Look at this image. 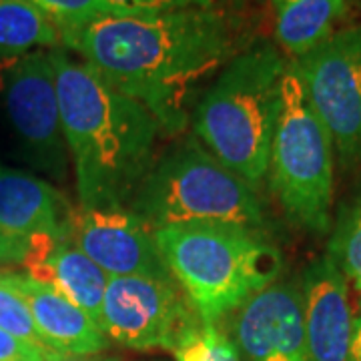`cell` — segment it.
<instances>
[{
    "label": "cell",
    "mask_w": 361,
    "mask_h": 361,
    "mask_svg": "<svg viewBox=\"0 0 361 361\" xmlns=\"http://www.w3.org/2000/svg\"><path fill=\"white\" fill-rule=\"evenodd\" d=\"M155 241L171 275L211 325L275 283L283 271V255L265 233L239 225H175L157 229Z\"/></svg>",
    "instance_id": "obj_4"
},
{
    "label": "cell",
    "mask_w": 361,
    "mask_h": 361,
    "mask_svg": "<svg viewBox=\"0 0 361 361\" xmlns=\"http://www.w3.org/2000/svg\"><path fill=\"white\" fill-rule=\"evenodd\" d=\"M47 361H115V360H85V357H78V355H63V353H56V351H49V353H47Z\"/></svg>",
    "instance_id": "obj_25"
},
{
    "label": "cell",
    "mask_w": 361,
    "mask_h": 361,
    "mask_svg": "<svg viewBox=\"0 0 361 361\" xmlns=\"http://www.w3.org/2000/svg\"><path fill=\"white\" fill-rule=\"evenodd\" d=\"M271 4L277 42L293 61L339 30L351 0H271Z\"/></svg>",
    "instance_id": "obj_16"
},
{
    "label": "cell",
    "mask_w": 361,
    "mask_h": 361,
    "mask_svg": "<svg viewBox=\"0 0 361 361\" xmlns=\"http://www.w3.org/2000/svg\"><path fill=\"white\" fill-rule=\"evenodd\" d=\"M4 273H6V271H2V269H0V277H2V275H4Z\"/></svg>",
    "instance_id": "obj_27"
},
{
    "label": "cell",
    "mask_w": 361,
    "mask_h": 361,
    "mask_svg": "<svg viewBox=\"0 0 361 361\" xmlns=\"http://www.w3.org/2000/svg\"><path fill=\"white\" fill-rule=\"evenodd\" d=\"M18 285L49 351L63 355H90L109 345L101 325L56 289L26 275H18Z\"/></svg>",
    "instance_id": "obj_14"
},
{
    "label": "cell",
    "mask_w": 361,
    "mask_h": 361,
    "mask_svg": "<svg viewBox=\"0 0 361 361\" xmlns=\"http://www.w3.org/2000/svg\"><path fill=\"white\" fill-rule=\"evenodd\" d=\"M61 28L80 25L90 18L113 14L106 0H30Z\"/></svg>",
    "instance_id": "obj_21"
},
{
    "label": "cell",
    "mask_w": 361,
    "mask_h": 361,
    "mask_svg": "<svg viewBox=\"0 0 361 361\" xmlns=\"http://www.w3.org/2000/svg\"><path fill=\"white\" fill-rule=\"evenodd\" d=\"M239 0H106L113 14H159L187 8H229Z\"/></svg>",
    "instance_id": "obj_22"
},
{
    "label": "cell",
    "mask_w": 361,
    "mask_h": 361,
    "mask_svg": "<svg viewBox=\"0 0 361 361\" xmlns=\"http://www.w3.org/2000/svg\"><path fill=\"white\" fill-rule=\"evenodd\" d=\"M127 209L153 231L193 223H229L267 231L257 191L195 137L157 157Z\"/></svg>",
    "instance_id": "obj_5"
},
{
    "label": "cell",
    "mask_w": 361,
    "mask_h": 361,
    "mask_svg": "<svg viewBox=\"0 0 361 361\" xmlns=\"http://www.w3.org/2000/svg\"><path fill=\"white\" fill-rule=\"evenodd\" d=\"M233 313L231 343L241 361H307L299 283L275 281Z\"/></svg>",
    "instance_id": "obj_11"
},
{
    "label": "cell",
    "mask_w": 361,
    "mask_h": 361,
    "mask_svg": "<svg viewBox=\"0 0 361 361\" xmlns=\"http://www.w3.org/2000/svg\"><path fill=\"white\" fill-rule=\"evenodd\" d=\"M351 361H361V299L360 311L353 322V341H351Z\"/></svg>",
    "instance_id": "obj_24"
},
{
    "label": "cell",
    "mask_w": 361,
    "mask_h": 361,
    "mask_svg": "<svg viewBox=\"0 0 361 361\" xmlns=\"http://www.w3.org/2000/svg\"><path fill=\"white\" fill-rule=\"evenodd\" d=\"M327 255L361 299V189L337 213Z\"/></svg>",
    "instance_id": "obj_18"
},
{
    "label": "cell",
    "mask_w": 361,
    "mask_h": 361,
    "mask_svg": "<svg viewBox=\"0 0 361 361\" xmlns=\"http://www.w3.org/2000/svg\"><path fill=\"white\" fill-rule=\"evenodd\" d=\"M287 65L289 59L271 44L239 52L191 113L195 139L255 191L267 179Z\"/></svg>",
    "instance_id": "obj_3"
},
{
    "label": "cell",
    "mask_w": 361,
    "mask_h": 361,
    "mask_svg": "<svg viewBox=\"0 0 361 361\" xmlns=\"http://www.w3.org/2000/svg\"><path fill=\"white\" fill-rule=\"evenodd\" d=\"M311 109L327 129L339 161H361V25L336 30L291 61Z\"/></svg>",
    "instance_id": "obj_7"
},
{
    "label": "cell",
    "mask_w": 361,
    "mask_h": 361,
    "mask_svg": "<svg viewBox=\"0 0 361 361\" xmlns=\"http://www.w3.org/2000/svg\"><path fill=\"white\" fill-rule=\"evenodd\" d=\"M307 361H351L353 322L349 285L325 253L310 263L299 279Z\"/></svg>",
    "instance_id": "obj_12"
},
{
    "label": "cell",
    "mask_w": 361,
    "mask_h": 361,
    "mask_svg": "<svg viewBox=\"0 0 361 361\" xmlns=\"http://www.w3.org/2000/svg\"><path fill=\"white\" fill-rule=\"evenodd\" d=\"M63 47L155 116L165 135L191 125L195 92L235 56L229 8L103 14L61 28Z\"/></svg>",
    "instance_id": "obj_1"
},
{
    "label": "cell",
    "mask_w": 361,
    "mask_h": 361,
    "mask_svg": "<svg viewBox=\"0 0 361 361\" xmlns=\"http://www.w3.org/2000/svg\"><path fill=\"white\" fill-rule=\"evenodd\" d=\"M334 155V141L311 109L289 59L281 80L267 180L289 221L313 235H325L331 229Z\"/></svg>",
    "instance_id": "obj_6"
},
{
    "label": "cell",
    "mask_w": 361,
    "mask_h": 361,
    "mask_svg": "<svg viewBox=\"0 0 361 361\" xmlns=\"http://www.w3.org/2000/svg\"><path fill=\"white\" fill-rule=\"evenodd\" d=\"M23 267L26 277L56 289L61 295L87 311L99 325L103 323V299L111 277L75 243H71L66 235L30 253Z\"/></svg>",
    "instance_id": "obj_15"
},
{
    "label": "cell",
    "mask_w": 361,
    "mask_h": 361,
    "mask_svg": "<svg viewBox=\"0 0 361 361\" xmlns=\"http://www.w3.org/2000/svg\"><path fill=\"white\" fill-rule=\"evenodd\" d=\"M66 237L109 277H173L157 247L155 231L127 207L71 209Z\"/></svg>",
    "instance_id": "obj_10"
},
{
    "label": "cell",
    "mask_w": 361,
    "mask_h": 361,
    "mask_svg": "<svg viewBox=\"0 0 361 361\" xmlns=\"http://www.w3.org/2000/svg\"><path fill=\"white\" fill-rule=\"evenodd\" d=\"M173 353L177 361H241L231 339L211 323L187 334Z\"/></svg>",
    "instance_id": "obj_20"
},
{
    "label": "cell",
    "mask_w": 361,
    "mask_h": 361,
    "mask_svg": "<svg viewBox=\"0 0 361 361\" xmlns=\"http://www.w3.org/2000/svg\"><path fill=\"white\" fill-rule=\"evenodd\" d=\"M61 123L80 209L129 207L163 133L139 101L65 49H51Z\"/></svg>",
    "instance_id": "obj_2"
},
{
    "label": "cell",
    "mask_w": 361,
    "mask_h": 361,
    "mask_svg": "<svg viewBox=\"0 0 361 361\" xmlns=\"http://www.w3.org/2000/svg\"><path fill=\"white\" fill-rule=\"evenodd\" d=\"M71 209L49 180L0 165V241L23 263L39 235H66Z\"/></svg>",
    "instance_id": "obj_13"
},
{
    "label": "cell",
    "mask_w": 361,
    "mask_h": 361,
    "mask_svg": "<svg viewBox=\"0 0 361 361\" xmlns=\"http://www.w3.org/2000/svg\"><path fill=\"white\" fill-rule=\"evenodd\" d=\"M0 329L32 345L47 349L35 325L28 301L20 291L16 273H4L0 277Z\"/></svg>",
    "instance_id": "obj_19"
},
{
    "label": "cell",
    "mask_w": 361,
    "mask_h": 361,
    "mask_svg": "<svg viewBox=\"0 0 361 361\" xmlns=\"http://www.w3.org/2000/svg\"><path fill=\"white\" fill-rule=\"evenodd\" d=\"M61 30L30 0H0V59L61 49Z\"/></svg>",
    "instance_id": "obj_17"
},
{
    "label": "cell",
    "mask_w": 361,
    "mask_h": 361,
    "mask_svg": "<svg viewBox=\"0 0 361 361\" xmlns=\"http://www.w3.org/2000/svg\"><path fill=\"white\" fill-rule=\"evenodd\" d=\"M2 104L26 163L52 179H65L68 149L51 51H35L14 59L2 82Z\"/></svg>",
    "instance_id": "obj_9"
},
{
    "label": "cell",
    "mask_w": 361,
    "mask_h": 361,
    "mask_svg": "<svg viewBox=\"0 0 361 361\" xmlns=\"http://www.w3.org/2000/svg\"><path fill=\"white\" fill-rule=\"evenodd\" d=\"M0 263H14L11 251L6 249V245H4L2 241H0Z\"/></svg>",
    "instance_id": "obj_26"
},
{
    "label": "cell",
    "mask_w": 361,
    "mask_h": 361,
    "mask_svg": "<svg viewBox=\"0 0 361 361\" xmlns=\"http://www.w3.org/2000/svg\"><path fill=\"white\" fill-rule=\"evenodd\" d=\"M49 349L32 345L0 329V361H47Z\"/></svg>",
    "instance_id": "obj_23"
},
{
    "label": "cell",
    "mask_w": 361,
    "mask_h": 361,
    "mask_svg": "<svg viewBox=\"0 0 361 361\" xmlns=\"http://www.w3.org/2000/svg\"><path fill=\"white\" fill-rule=\"evenodd\" d=\"M203 319L175 277H111L103 299L104 336L129 349H171Z\"/></svg>",
    "instance_id": "obj_8"
}]
</instances>
